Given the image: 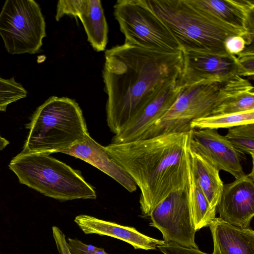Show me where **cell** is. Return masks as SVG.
<instances>
[{
  "label": "cell",
  "instance_id": "6da1fadb",
  "mask_svg": "<svg viewBox=\"0 0 254 254\" xmlns=\"http://www.w3.org/2000/svg\"><path fill=\"white\" fill-rule=\"evenodd\" d=\"M183 59L182 51H160L125 43L105 51L107 122L115 135L138 115L158 85L181 75Z\"/></svg>",
  "mask_w": 254,
  "mask_h": 254
},
{
  "label": "cell",
  "instance_id": "7a4b0ae2",
  "mask_svg": "<svg viewBox=\"0 0 254 254\" xmlns=\"http://www.w3.org/2000/svg\"><path fill=\"white\" fill-rule=\"evenodd\" d=\"M191 130L104 146L139 188L140 208L144 217L149 216L169 193L189 185Z\"/></svg>",
  "mask_w": 254,
  "mask_h": 254
},
{
  "label": "cell",
  "instance_id": "3957f363",
  "mask_svg": "<svg viewBox=\"0 0 254 254\" xmlns=\"http://www.w3.org/2000/svg\"><path fill=\"white\" fill-rule=\"evenodd\" d=\"M184 52L224 55L227 39L243 37L247 45L254 34L228 24L199 6L195 0H147Z\"/></svg>",
  "mask_w": 254,
  "mask_h": 254
},
{
  "label": "cell",
  "instance_id": "277c9868",
  "mask_svg": "<svg viewBox=\"0 0 254 254\" xmlns=\"http://www.w3.org/2000/svg\"><path fill=\"white\" fill-rule=\"evenodd\" d=\"M253 90L249 81L238 75L229 79L200 81L181 87L175 102L138 141L163 134L190 131L192 121L211 115L224 102Z\"/></svg>",
  "mask_w": 254,
  "mask_h": 254
},
{
  "label": "cell",
  "instance_id": "5b68a950",
  "mask_svg": "<svg viewBox=\"0 0 254 254\" xmlns=\"http://www.w3.org/2000/svg\"><path fill=\"white\" fill-rule=\"evenodd\" d=\"M22 152L50 155L84 141L89 134L82 111L73 99L53 96L37 108L25 125Z\"/></svg>",
  "mask_w": 254,
  "mask_h": 254
},
{
  "label": "cell",
  "instance_id": "8992f818",
  "mask_svg": "<svg viewBox=\"0 0 254 254\" xmlns=\"http://www.w3.org/2000/svg\"><path fill=\"white\" fill-rule=\"evenodd\" d=\"M8 167L20 183L61 201L95 199L97 194L81 172L48 155L21 152Z\"/></svg>",
  "mask_w": 254,
  "mask_h": 254
},
{
  "label": "cell",
  "instance_id": "52a82bcc",
  "mask_svg": "<svg viewBox=\"0 0 254 254\" xmlns=\"http://www.w3.org/2000/svg\"><path fill=\"white\" fill-rule=\"evenodd\" d=\"M114 15L125 43L160 51H182L147 0H119L114 6Z\"/></svg>",
  "mask_w": 254,
  "mask_h": 254
},
{
  "label": "cell",
  "instance_id": "ba28073f",
  "mask_svg": "<svg viewBox=\"0 0 254 254\" xmlns=\"http://www.w3.org/2000/svg\"><path fill=\"white\" fill-rule=\"evenodd\" d=\"M0 36L11 55L39 53L46 36V23L34 0H7L0 12Z\"/></svg>",
  "mask_w": 254,
  "mask_h": 254
},
{
  "label": "cell",
  "instance_id": "9c48e42d",
  "mask_svg": "<svg viewBox=\"0 0 254 254\" xmlns=\"http://www.w3.org/2000/svg\"><path fill=\"white\" fill-rule=\"evenodd\" d=\"M149 225L158 229L166 243L198 249L190 212L189 185L169 193L152 210Z\"/></svg>",
  "mask_w": 254,
  "mask_h": 254
},
{
  "label": "cell",
  "instance_id": "30bf717a",
  "mask_svg": "<svg viewBox=\"0 0 254 254\" xmlns=\"http://www.w3.org/2000/svg\"><path fill=\"white\" fill-rule=\"evenodd\" d=\"M180 75L170 78L158 85L138 115L120 134L114 136L111 143L137 141L176 100L181 89L179 84Z\"/></svg>",
  "mask_w": 254,
  "mask_h": 254
},
{
  "label": "cell",
  "instance_id": "8fae6325",
  "mask_svg": "<svg viewBox=\"0 0 254 254\" xmlns=\"http://www.w3.org/2000/svg\"><path fill=\"white\" fill-rule=\"evenodd\" d=\"M190 148L199 154L220 171L231 174L235 179L245 175L241 161L245 154L238 151L217 129H192Z\"/></svg>",
  "mask_w": 254,
  "mask_h": 254
},
{
  "label": "cell",
  "instance_id": "7c38bea8",
  "mask_svg": "<svg viewBox=\"0 0 254 254\" xmlns=\"http://www.w3.org/2000/svg\"><path fill=\"white\" fill-rule=\"evenodd\" d=\"M254 179L248 175L224 184L216 206L219 218L243 229L250 228L254 216Z\"/></svg>",
  "mask_w": 254,
  "mask_h": 254
},
{
  "label": "cell",
  "instance_id": "4fadbf2b",
  "mask_svg": "<svg viewBox=\"0 0 254 254\" xmlns=\"http://www.w3.org/2000/svg\"><path fill=\"white\" fill-rule=\"evenodd\" d=\"M183 53V64L179 78L181 87L200 81L226 79L238 75L237 58L234 55Z\"/></svg>",
  "mask_w": 254,
  "mask_h": 254
},
{
  "label": "cell",
  "instance_id": "5bb4252c",
  "mask_svg": "<svg viewBox=\"0 0 254 254\" xmlns=\"http://www.w3.org/2000/svg\"><path fill=\"white\" fill-rule=\"evenodd\" d=\"M65 15L78 17L92 48L97 52L105 51L108 26L100 0H60L57 5L55 19L59 21Z\"/></svg>",
  "mask_w": 254,
  "mask_h": 254
},
{
  "label": "cell",
  "instance_id": "9a60e30c",
  "mask_svg": "<svg viewBox=\"0 0 254 254\" xmlns=\"http://www.w3.org/2000/svg\"><path fill=\"white\" fill-rule=\"evenodd\" d=\"M81 159L107 174L130 192L135 191L137 186L127 173L108 154L105 147L90 135L85 139L62 151Z\"/></svg>",
  "mask_w": 254,
  "mask_h": 254
},
{
  "label": "cell",
  "instance_id": "2e32d148",
  "mask_svg": "<svg viewBox=\"0 0 254 254\" xmlns=\"http://www.w3.org/2000/svg\"><path fill=\"white\" fill-rule=\"evenodd\" d=\"M74 222L85 234L110 236L131 245L135 249L154 250L166 243L163 240L145 235L133 227L121 225L88 215H77Z\"/></svg>",
  "mask_w": 254,
  "mask_h": 254
},
{
  "label": "cell",
  "instance_id": "e0dca14e",
  "mask_svg": "<svg viewBox=\"0 0 254 254\" xmlns=\"http://www.w3.org/2000/svg\"><path fill=\"white\" fill-rule=\"evenodd\" d=\"M212 254H254V231L231 225L215 217L209 225Z\"/></svg>",
  "mask_w": 254,
  "mask_h": 254
},
{
  "label": "cell",
  "instance_id": "ac0fdd59",
  "mask_svg": "<svg viewBox=\"0 0 254 254\" xmlns=\"http://www.w3.org/2000/svg\"><path fill=\"white\" fill-rule=\"evenodd\" d=\"M224 22L254 34V0H195Z\"/></svg>",
  "mask_w": 254,
  "mask_h": 254
},
{
  "label": "cell",
  "instance_id": "d6986e66",
  "mask_svg": "<svg viewBox=\"0 0 254 254\" xmlns=\"http://www.w3.org/2000/svg\"><path fill=\"white\" fill-rule=\"evenodd\" d=\"M189 155L193 176L211 207L216 211L224 186L219 171L202 156L191 150L190 146Z\"/></svg>",
  "mask_w": 254,
  "mask_h": 254
},
{
  "label": "cell",
  "instance_id": "ffe728a7",
  "mask_svg": "<svg viewBox=\"0 0 254 254\" xmlns=\"http://www.w3.org/2000/svg\"><path fill=\"white\" fill-rule=\"evenodd\" d=\"M189 196L194 228L196 232L209 226L216 217V211L211 207L207 199L195 181L189 163Z\"/></svg>",
  "mask_w": 254,
  "mask_h": 254
},
{
  "label": "cell",
  "instance_id": "44dd1931",
  "mask_svg": "<svg viewBox=\"0 0 254 254\" xmlns=\"http://www.w3.org/2000/svg\"><path fill=\"white\" fill-rule=\"evenodd\" d=\"M254 124V110L235 114L210 115L195 119L190 123L192 129L231 128L242 125Z\"/></svg>",
  "mask_w": 254,
  "mask_h": 254
},
{
  "label": "cell",
  "instance_id": "7402d4cb",
  "mask_svg": "<svg viewBox=\"0 0 254 254\" xmlns=\"http://www.w3.org/2000/svg\"><path fill=\"white\" fill-rule=\"evenodd\" d=\"M225 137L238 151L250 155L254 165V124L230 128Z\"/></svg>",
  "mask_w": 254,
  "mask_h": 254
},
{
  "label": "cell",
  "instance_id": "603a6c76",
  "mask_svg": "<svg viewBox=\"0 0 254 254\" xmlns=\"http://www.w3.org/2000/svg\"><path fill=\"white\" fill-rule=\"evenodd\" d=\"M254 110V91L238 95L219 105L211 115L235 114Z\"/></svg>",
  "mask_w": 254,
  "mask_h": 254
},
{
  "label": "cell",
  "instance_id": "cb8c5ba5",
  "mask_svg": "<svg viewBox=\"0 0 254 254\" xmlns=\"http://www.w3.org/2000/svg\"><path fill=\"white\" fill-rule=\"evenodd\" d=\"M27 91L14 77H0V111L5 112L8 105L25 98Z\"/></svg>",
  "mask_w": 254,
  "mask_h": 254
},
{
  "label": "cell",
  "instance_id": "d4e9b609",
  "mask_svg": "<svg viewBox=\"0 0 254 254\" xmlns=\"http://www.w3.org/2000/svg\"><path fill=\"white\" fill-rule=\"evenodd\" d=\"M237 58L238 75L244 76H252L253 78L254 74V54L253 46L246 48L240 53L235 55Z\"/></svg>",
  "mask_w": 254,
  "mask_h": 254
},
{
  "label": "cell",
  "instance_id": "484cf974",
  "mask_svg": "<svg viewBox=\"0 0 254 254\" xmlns=\"http://www.w3.org/2000/svg\"><path fill=\"white\" fill-rule=\"evenodd\" d=\"M67 242L71 254H109L102 248L86 244L77 239L68 238Z\"/></svg>",
  "mask_w": 254,
  "mask_h": 254
},
{
  "label": "cell",
  "instance_id": "4316f807",
  "mask_svg": "<svg viewBox=\"0 0 254 254\" xmlns=\"http://www.w3.org/2000/svg\"><path fill=\"white\" fill-rule=\"evenodd\" d=\"M157 248L163 254H208L198 249L185 247L173 243H165Z\"/></svg>",
  "mask_w": 254,
  "mask_h": 254
},
{
  "label": "cell",
  "instance_id": "83f0119b",
  "mask_svg": "<svg viewBox=\"0 0 254 254\" xmlns=\"http://www.w3.org/2000/svg\"><path fill=\"white\" fill-rule=\"evenodd\" d=\"M246 45L245 39L239 36H233L228 38L225 44L227 52L234 55L242 52L246 48Z\"/></svg>",
  "mask_w": 254,
  "mask_h": 254
},
{
  "label": "cell",
  "instance_id": "f1b7e54d",
  "mask_svg": "<svg viewBox=\"0 0 254 254\" xmlns=\"http://www.w3.org/2000/svg\"><path fill=\"white\" fill-rule=\"evenodd\" d=\"M53 237L60 254H71L69 251L65 235L57 227H52Z\"/></svg>",
  "mask_w": 254,
  "mask_h": 254
},
{
  "label": "cell",
  "instance_id": "f546056e",
  "mask_svg": "<svg viewBox=\"0 0 254 254\" xmlns=\"http://www.w3.org/2000/svg\"><path fill=\"white\" fill-rule=\"evenodd\" d=\"M9 143V142L2 137L0 134V151L3 149Z\"/></svg>",
  "mask_w": 254,
  "mask_h": 254
}]
</instances>
